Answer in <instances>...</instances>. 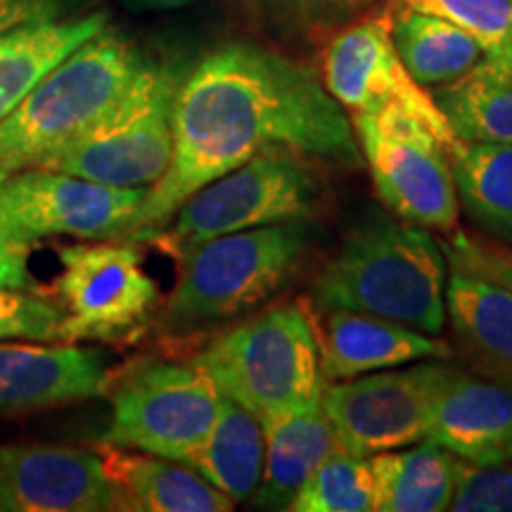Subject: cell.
<instances>
[{"label": "cell", "mask_w": 512, "mask_h": 512, "mask_svg": "<svg viewBox=\"0 0 512 512\" xmlns=\"http://www.w3.org/2000/svg\"><path fill=\"white\" fill-rule=\"evenodd\" d=\"M446 320L470 373L512 387V292L448 261Z\"/></svg>", "instance_id": "cell-18"}, {"label": "cell", "mask_w": 512, "mask_h": 512, "mask_svg": "<svg viewBox=\"0 0 512 512\" xmlns=\"http://www.w3.org/2000/svg\"><path fill=\"white\" fill-rule=\"evenodd\" d=\"M425 441L467 463H512V387L456 368L434 403Z\"/></svg>", "instance_id": "cell-17"}, {"label": "cell", "mask_w": 512, "mask_h": 512, "mask_svg": "<svg viewBox=\"0 0 512 512\" xmlns=\"http://www.w3.org/2000/svg\"><path fill=\"white\" fill-rule=\"evenodd\" d=\"M387 15L396 53L420 86L456 81L484 57L477 38L446 19L408 8H387Z\"/></svg>", "instance_id": "cell-25"}, {"label": "cell", "mask_w": 512, "mask_h": 512, "mask_svg": "<svg viewBox=\"0 0 512 512\" xmlns=\"http://www.w3.org/2000/svg\"><path fill=\"white\" fill-rule=\"evenodd\" d=\"M62 309L43 294L0 287V339L60 342Z\"/></svg>", "instance_id": "cell-29"}, {"label": "cell", "mask_w": 512, "mask_h": 512, "mask_svg": "<svg viewBox=\"0 0 512 512\" xmlns=\"http://www.w3.org/2000/svg\"><path fill=\"white\" fill-rule=\"evenodd\" d=\"M375 505V484L370 458L335 446L297 491L294 512H370Z\"/></svg>", "instance_id": "cell-27"}, {"label": "cell", "mask_w": 512, "mask_h": 512, "mask_svg": "<svg viewBox=\"0 0 512 512\" xmlns=\"http://www.w3.org/2000/svg\"><path fill=\"white\" fill-rule=\"evenodd\" d=\"M389 8L427 12L477 38L484 53L512 36V0H389Z\"/></svg>", "instance_id": "cell-28"}, {"label": "cell", "mask_w": 512, "mask_h": 512, "mask_svg": "<svg viewBox=\"0 0 512 512\" xmlns=\"http://www.w3.org/2000/svg\"><path fill=\"white\" fill-rule=\"evenodd\" d=\"M147 188H117L50 169L12 171L0 185V245L43 238L128 240Z\"/></svg>", "instance_id": "cell-10"}, {"label": "cell", "mask_w": 512, "mask_h": 512, "mask_svg": "<svg viewBox=\"0 0 512 512\" xmlns=\"http://www.w3.org/2000/svg\"><path fill=\"white\" fill-rule=\"evenodd\" d=\"M119 510L136 512H228L233 498L211 486L195 467L152 453H131L100 441L95 446Z\"/></svg>", "instance_id": "cell-19"}, {"label": "cell", "mask_w": 512, "mask_h": 512, "mask_svg": "<svg viewBox=\"0 0 512 512\" xmlns=\"http://www.w3.org/2000/svg\"><path fill=\"white\" fill-rule=\"evenodd\" d=\"M0 510H119L95 448L0 446Z\"/></svg>", "instance_id": "cell-14"}, {"label": "cell", "mask_w": 512, "mask_h": 512, "mask_svg": "<svg viewBox=\"0 0 512 512\" xmlns=\"http://www.w3.org/2000/svg\"><path fill=\"white\" fill-rule=\"evenodd\" d=\"M107 27V12L31 22L0 36V121L64 57Z\"/></svg>", "instance_id": "cell-22"}, {"label": "cell", "mask_w": 512, "mask_h": 512, "mask_svg": "<svg viewBox=\"0 0 512 512\" xmlns=\"http://www.w3.org/2000/svg\"><path fill=\"white\" fill-rule=\"evenodd\" d=\"M456 368L448 358H430L408 368L325 382L323 411L337 446L370 458L425 441L434 403Z\"/></svg>", "instance_id": "cell-11"}, {"label": "cell", "mask_w": 512, "mask_h": 512, "mask_svg": "<svg viewBox=\"0 0 512 512\" xmlns=\"http://www.w3.org/2000/svg\"><path fill=\"white\" fill-rule=\"evenodd\" d=\"M311 242L304 221L242 230L192 247L164 302L162 330L171 337L228 323L266 304L302 266Z\"/></svg>", "instance_id": "cell-4"}, {"label": "cell", "mask_w": 512, "mask_h": 512, "mask_svg": "<svg viewBox=\"0 0 512 512\" xmlns=\"http://www.w3.org/2000/svg\"><path fill=\"white\" fill-rule=\"evenodd\" d=\"M320 370L325 382L351 380L375 370L430 358H453V347L396 320L358 311H318Z\"/></svg>", "instance_id": "cell-16"}, {"label": "cell", "mask_w": 512, "mask_h": 512, "mask_svg": "<svg viewBox=\"0 0 512 512\" xmlns=\"http://www.w3.org/2000/svg\"><path fill=\"white\" fill-rule=\"evenodd\" d=\"M221 406V389L195 361H147L112 392V420L100 441L188 465Z\"/></svg>", "instance_id": "cell-9"}, {"label": "cell", "mask_w": 512, "mask_h": 512, "mask_svg": "<svg viewBox=\"0 0 512 512\" xmlns=\"http://www.w3.org/2000/svg\"><path fill=\"white\" fill-rule=\"evenodd\" d=\"M188 465L235 503L247 501L264 472V427L240 403L221 394L219 415Z\"/></svg>", "instance_id": "cell-24"}, {"label": "cell", "mask_w": 512, "mask_h": 512, "mask_svg": "<svg viewBox=\"0 0 512 512\" xmlns=\"http://www.w3.org/2000/svg\"><path fill=\"white\" fill-rule=\"evenodd\" d=\"M192 361L261 425L323 399L316 325L299 304L242 320Z\"/></svg>", "instance_id": "cell-5"}, {"label": "cell", "mask_w": 512, "mask_h": 512, "mask_svg": "<svg viewBox=\"0 0 512 512\" xmlns=\"http://www.w3.org/2000/svg\"><path fill=\"white\" fill-rule=\"evenodd\" d=\"M430 93L460 143H512V36Z\"/></svg>", "instance_id": "cell-21"}, {"label": "cell", "mask_w": 512, "mask_h": 512, "mask_svg": "<svg viewBox=\"0 0 512 512\" xmlns=\"http://www.w3.org/2000/svg\"><path fill=\"white\" fill-rule=\"evenodd\" d=\"M448 510L512 512V463H467L458 458Z\"/></svg>", "instance_id": "cell-30"}, {"label": "cell", "mask_w": 512, "mask_h": 512, "mask_svg": "<svg viewBox=\"0 0 512 512\" xmlns=\"http://www.w3.org/2000/svg\"><path fill=\"white\" fill-rule=\"evenodd\" d=\"M60 342H126L145 328L159 287L133 242L100 240L60 249Z\"/></svg>", "instance_id": "cell-12"}, {"label": "cell", "mask_w": 512, "mask_h": 512, "mask_svg": "<svg viewBox=\"0 0 512 512\" xmlns=\"http://www.w3.org/2000/svg\"><path fill=\"white\" fill-rule=\"evenodd\" d=\"M373 0H264L273 17L297 29H323L349 22L361 15Z\"/></svg>", "instance_id": "cell-32"}, {"label": "cell", "mask_w": 512, "mask_h": 512, "mask_svg": "<svg viewBox=\"0 0 512 512\" xmlns=\"http://www.w3.org/2000/svg\"><path fill=\"white\" fill-rule=\"evenodd\" d=\"M145 64L119 31L88 38L0 121V171L46 166L124 98Z\"/></svg>", "instance_id": "cell-3"}, {"label": "cell", "mask_w": 512, "mask_h": 512, "mask_svg": "<svg viewBox=\"0 0 512 512\" xmlns=\"http://www.w3.org/2000/svg\"><path fill=\"white\" fill-rule=\"evenodd\" d=\"M124 3L131 12H162L185 8L192 0H124Z\"/></svg>", "instance_id": "cell-35"}, {"label": "cell", "mask_w": 512, "mask_h": 512, "mask_svg": "<svg viewBox=\"0 0 512 512\" xmlns=\"http://www.w3.org/2000/svg\"><path fill=\"white\" fill-rule=\"evenodd\" d=\"M458 202L501 240L512 242V143L451 145Z\"/></svg>", "instance_id": "cell-26"}, {"label": "cell", "mask_w": 512, "mask_h": 512, "mask_svg": "<svg viewBox=\"0 0 512 512\" xmlns=\"http://www.w3.org/2000/svg\"><path fill=\"white\" fill-rule=\"evenodd\" d=\"M323 86L349 114L403 110L427 121L448 143L451 126L432 93L408 74L396 53L389 15H358L323 50Z\"/></svg>", "instance_id": "cell-13"}, {"label": "cell", "mask_w": 512, "mask_h": 512, "mask_svg": "<svg viewBox=\"0 0 512 512\" xmlns=\"http://www.w3.org/2000/svg\"><path fill=\"white\" fill-rule=\"evenodd\" d=\"M178 81L174 72L147 62L124 98L41 169L117 188L155 185L169 169L174 150L171 110Z\"/></svg>", "instance_id": "cell-8"}, {"label": "cell", "mask_w": 512, "mask_h": 512, "mask_svg": "<svg viewBox=\"0 0 512 512\" xmlns=\"http://www.w3.org/2000/svg\"><path fill=\"white\" fill-rule=\"evenodd\" d=\"M264 472L254 491L259 510H290L311 472L335 451L337 441L323 399L264 422Z\"/></svg>", "instance_id": "cell-20"}, {"label": "cell", "mask_w": 512, "mask_h": 512, "mask_svg": "<svg viewBox=\"0 0 512 512\" xmlns=\"http://www.w3.org/2000/svg\"><path fill=\"white\" fill-rule=\"evenodd\" d=\"M174 150L145 192L128 240L164 228L192 192L266 150H290L347 169L361 166L358 140L323 79L302 62L256 43H228L178 81Z\"/></svg>", "instance_id": "cell-1"}, {"label": "cell", "mask_w": 512, "mask_h": 512, "mask_svg": "<svg viewBox=\"0 0 512 512\" xmlns=\"http://www.w3.org/2000/svg\"><path fill=\"white\" fill-rule=\"evenodd\" d=\"M444 249L451 264L496 280L512 292V247L496 240L475 238V235L456 228L453 233H448Z\"/></svg>", "instance_id": "cell-31"}, {"label": "cell", "mask_w": 512, "mask_h": 512, "mask_svg": "<svg viewBox=\"0 0 512 512\" xmlns=\"http://www.w3.org/2000/svg\"><path fill=\"white\" fill-rule=\"evenodd\" d=\"M306 157L290 150H266L200 188L185 200L174 221L147 235L181 259L192 247L242 230L306 221L316 209L320 181Z\"/></svg>", "instance_id": "cell-6"}, {"label": "cell", "mask_w": 512, "mask_h": 512, "mask_svg": "<svg viewBox=\"0 0 512 512\" xmlns=\"http://www.w3.org/2000/svg\"><path fill=\"white\" fill-rule=\"evenodd\" d=\"M110 384V368L100 351L62 342L0 344V415L46 411L62 403L86 401Z\"/></svg>", "instance_id": "cell-15"}, {"label": "cell", "mask_w": 512, "mask_h": 512, "mask_svg": "<svg viewBox=\"0 0 512 512\" xmlns=\"http://www.w3.org/2000/svg\"><path fill=\"white\" fill-rule=\"evenodd\" d=\"M349 119L389 214L434 233H453L458 190L451 143L427 121L403 110L356 112Z\"/></svg>", "instance_id": "cell-7"}, {"label": "cell", "mask_w": 512, "mask_h": 512, "mask_svg": "<svg viewBox=\"0 0 512 512\" xmlns=\"http://www.w3.org/2000/svg\"><path fill=\"white\" fill-rule=\"evenodd\" d=\"M29 245H0V287L36 292L38 287L29 271Z\"/></svg>", "instance_id": "cell-34"}, {"label": "cell", "mask_w": 512, "mask_h": 512, "mask_svg": "<svg viewBox=\"0 0 512 512\" xmlns=\"http://www.w3.org/2000/svg\"><path fill=\"white\" fill-rule=\"evenodd\" d=\"M10 174H8V171H0V185H3V181H5V178H8Z\"/></svg>", "instance_id": "cell-36"}, {"label": "cell", "mask_w": 512, "mask_h": 512, "mask_svg": "<svg viewBox=\"0 0 512 512\" xmlns=\"http://www.w3.org/2000/svg\"><path fill=\"white\" fill-rule=\"evenodd\" d=\"M448 256L427 228L368 209L313 283L318 311H358L439 335Z\"/></svg>", "instance_id": "cell-2"}, {"label": "cell", "mask_w": 512, "mask_h": 512, "mask_svg": "<svg viewBox=\"0 0 512 512\" xmlns=\"http://www.w3.org/2000/svg\"><path fill=\"white\" fill-rule=\"evenodd\" d=\"M67 0H0V36L31 22L57 19Z\"/></svg>", "instance_id": "cell-33"}, {"label": "cell", "mask_w": 512, "mask_h": 512, "mask_svg": "<svg viewBox=\"0 0 512 512\" xmlns=\"http://www.w3.org/2000/svg\"><path fill=\"white\" fill-rule=\"evenodd\" d=\"M377 512L448 510L456 486L458 456L432 441L370 456Z\"/></svg>", "instance_id": "cell-23"}]
</instances>
